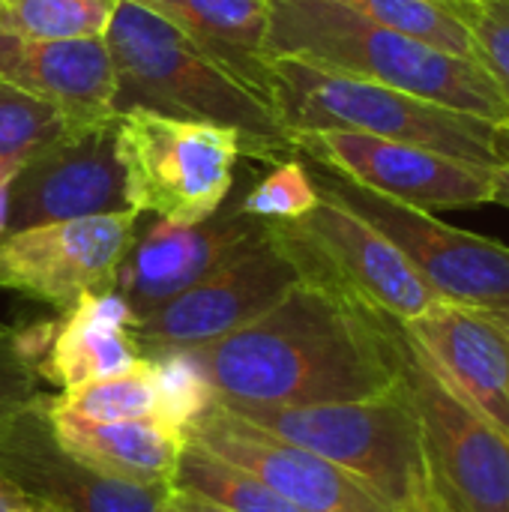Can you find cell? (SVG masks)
<instances>
[{
    "label": "cell",
    "mask_w": 509,
    "mask_h": 512,
    "mask_svg": "<svg viewBox=\"0 0 509 512\" xmlns=\"http://www.w3.org/2000/svg\"><path fill=\"white\" fill-rule=\"evenodd\" d=\"M396 324L300 279L261 318L192 354L225 405L354 402L399 384Z\"/></svg>",
    "instance_id": "obj_1"
},
{
    "label": "cell",
    "mask_w": 509,
    "mask_h": 512,
    "mask_svg": "<svg viewBox=\"0 0 509 512\" xmlns=\"http://www.w3.org/2000/svg\"><path fill=\"white\" fill-rule=\"evenodd\" d=\"M105 42L117 69V111L150 108L231 129L246 156L267 162L297 156L270 93L162 15L120 0Z\"/></svg>",
    "instance_id": "obj_2"
},
{
    "label": "cell",
    "mask_w": 509,
    "mask_h": 512,
    "mask_svg": "<svg viewBox=\"0 0 509 512\" xmlns=\"http://www.w3.org/2000/svg\"><path fill=\"white\" fill-rule=\"evenodd\" d=\"M264 54L267 60L300 57L492 123H509L507 96L474 57L375 24L333 0H270Z\"/></svg>",
    "instance_id": "obj_3"
},
{
    "label": "cell",
    "mask_w": 509,
    "mask_h": 512,
    "mask_svg": "<svg viewBox=\"0 0 509 512\" xmlns=\"http://www.w3.org/2000/svg\"><path fill=\"white\" fill-rule=\"evenodd\" d=\"M267 93L291 135L309 129H351L420 144L480 165H498L492 150V120L369 78L336 72L300 57H270Z\"/></svg>",
    "instance_id": "obj_4"
},
{
    "label": "cell",
    "mask_w": 509,
    "mask_h": 512,
    "mask_svg": "<svg viewBox=\"0 0 509 512\" xmlns=\"http://www.w3.org/2000/svg\"><path fill=\"white\" fill-rule=\"evenodd\" d=\"M228 408L258 429L360 477L399 512L429 483L423 429L402 378L393 390L354 402Z\"/></svg>",
    "instance_id": "obj_5"
},
{
    "label": "cell",
    "mask_w": 509,
    "mask_h": 512,
    "mask_svg": "<svg viewBox=\"0 0 509 512\" xmlns=\"http://www.w3.org/2000/svg\"><path fill=\"white\" fill-rule=\"evenodd\" d=\"M114 150L129 210L174 225H195L222 210L243 153L231 129L150 108L114 111Z\"/></svg>",
    "instance_id": "obj_6"
},
{
    "label": "cell",
    "mask_w": 509,
    "mask_h": 512,
    "mask_svg": "<svg viewBox=\"0 0 509 512\" xmlns=\"http://www.w3.org/2000/svg\"><path fill=\"white\" fill-rule=\"evenodd\" d=\"M267 231L294 261L300 279L324 285L372 312L405 324L444 303L375 225L330 195H321L294 222H267Z\"/></svg>",
    "instance_id": "obj_7"
},
{
    "label": "cell",
    "mask_w": 509,
    "mask_h": 512,
    "mask_svg": "<svg viewBox=\"0 0 509 512\" xmlns=\"http://www.w3.org/2000/svg\"><path fill=\"white\" fill-rule=\"evenodd\" d=\"M315 189L375 225L447 303L498 309L509 303V246L456 228L432 210L366 189L327 165H306Z\"/></svg>",
    "instance_id": "obj_8"
},
{
    "label": "cell",
    "mask_w": 509,
    "mask_h": 512,
    "mask_svg": "<svg viewBox=\"0 0 509 512\" xmlns=\"http://www.w3.org/2000/svg\"><path fill=\"white\" fill-rule=\"evenodd\" d=\"M396 366L438 489L462 512H509V435L441 378L402 321L396 324Z\"/></svg>",
    "instance_id": "obj_9"
},
{
    "label": "cell",
    "mask_w": 509,
    "mask_h": 512,
    "mask_svg": "<svg viewBox=\"0 0 509 512\" xmlns=\"http://www.w3.org/2000/svg\"><path fill=\"white\" fill-rule=\"evenodd\" d=\"M297 282L300 273L294 261L273 240L264 222L261 234L240 246L216 270L159 309L135 318L129 330L144 357L192 351L252 324Z\"/></svg>",
    "instance_id": "obj_10"
},
{
    "label": "cell",
    "mask_w": 509,
    "mask_h": 512,
    "mask_svg": "<svg viewBox=\"0 0 509 512\" xmlns=\"http://www.w3.org/2000/svg\"><path fill=\"white\" fill-rule=\"evenodd\" d=\"M135 222L138 213L123 210L6 231L0 237V288L60 312L84 294H108L135 240Z\"/></svg>",
    "instance_id": "obj_11"
},
{
    "label": "cell",
    "mask_w": 509,
    "mask_h": 512,
    "mask_svg": "<svg viewBox=\"0 0 509 512\" xmlns=\"http://www.w3.org/2000/svg\"><path fill=\"white\" fill-rule=\"evenodd\" d=\"M294 150L366 189L432 213L492 204L495 165L456 159L420 144L351 129H309L294 132Z\"/></svg>",
    "instance_id": "obj_12"
},
{
    "label": "cell",
    "mask_w": 509,
    "mask_h": 512,
    "mask_svg": "<svg viewBox=\"0 0 509 512\" xmlns=\"http://www.w3.org/2000/svg\"><path fill=\"white\" fill-rule=\"evenodd\" d=\"M183 438L255 474L303 512H399L360 477L258 429L222 402L195 417Z\"/></svg>",
    "instance_id": "obj_13"
},
{
    "label": "cell",
    "mask_w": 509,
    "mask_h": 512,
    "mask_svg": "<svg viewBox=\"0 0 509 512\" xmlns=\"http://www.w3.org/2000/svg\"><path fill=\"white\" fill-rule=\"evenodd\" d=\"M0 483L51 512H159L168 492L111 480L72 459L51 432L42 393L0 429Z\"/></svg>",
    "instance_id": "obj_14"
},
{
    "label": "cell",
    "mask_w": 509,
    "mask_h": 512,
    "mask_svg": "<svg viewBox=\"0 0 509 512\" xmlns=\"http://www.w3.org/2000/svg\"><path fill=\"white\" fill-rule=\"evenodd\" d=\"M123 210H129V204L111 114L75 126L15 174L6 231Z\"/></svg>",
    "instance_id": "obj_15"
},
{
    "label": "cell",
    "mask_w": 509,
    "mask_h": 512,
    "mask_svg": "<svg viewBox=\"0 0 509 512\" xmlns=\"http://www.w3.org/2000/svg\"><path fill=\"white\" fill-rule=\"evenodd\" d=\"M261 228L264 222L240 213V207L195 225L159 219L141 237L135 234L129 252L123 255L114 291L132 315L141 318L204 279L255 234H261Z\"/></svg>",
    "instance_id": "obj_16"
},
{
    "label": "cell",
    "mask_w": 509,
    "mask_h": 512,
    "mask_svg": "<svg viewBox=\"0 0 509 512\" xmlns=\"http://www.w3.org/2000/svg\"><path fill=\"white\" fill-rule=\"evenodd\" d=\"M132 309L117 291L84 294L60 321H42L18 333L24 357L48 384L69 390L87 381L135 369L147 357L132 339Z\"/></svg>",
    "instance_id": "obj_17"
},
{
    "label": "cell",
    "mask_w": 509,
    "mask_h": 512,
    "mask_svg": "<svg viewBox=\"0 0 509 512\" xmlns=\"http://www.w3.org/2000/svg\"><path fill=\"white\" fill-rule=\"evenodd\" d=\"M402 327L441 378L480 417L509 435V327L483 309L447 300Z\"/></svg>",
    "instance_id": "obj_18"
},
{
    "label": "cell",
    "mask_w": 509,
    "mask_h": 512,
    "mask_svg": "<svg viewBox=\"0 0 509 512\" xmlns=\"http://www.w3.org/2000/svg\"><path fill=\"white\" fill-rule=\"evenodd\" d=\"M0 81L60 105L81 123L117 111V69L105 36L24 39L0 27Z\"/></svg>",
    "instance_id": "obj_19"
},
{
    "label": "cell",
    "mask_w": 509,
    "mask_h": 512,
    "mask_svg": "<svg viewBox=\"0 0 509 512\" xmlns=\"http://www.w3.org/2000/svg\"><path fill=\"white\" fill-rule=\"evenodd\" d=\"M48 423L57 444L96 474L141 489H171L174 468L183 450V432L156 420H75L48 408Z\"/></svg>",
    "instance_id": "obj_20"
},
{
    "label": "cell",
    "mask_w": 509,
    "mask_h": 512,
    "mask_svg": "<svg viewBox=\"0 0 509 512\" xmlns=\"http://www.w3.org/2000/svg\"><path fill=\"white\" fill-rule=\"evenodd\" d=\"M183 33H189L204 48L231 60L243 75L267 90V15L270 0H132Z\"/></svg>",
    "instance_id": "obj_21"
},
{
    "label": "cell",
    "mask_w": 509,
    "mask_h": 512,
    "mask_svg": "<svg viewBox=\"0 0 509 512\" xmlns=\"http://www.w3.org/2000/svg\"><path fill=\"white\" fill-rule=\"evenodd\" d=\"M171 486L195 492L231 512H303L255 474L228 465L225 459L207 453L192 441H183Z\"/></svg>",
    "instance_id": "obj_22"
},
{
    "label": "cell",
    "mask_w": 509,
    "mask_h": 512,
    "mask_svg": "<svg viewBox=\"0 0 509 512\" xmlns=\"http://www.w3.org/2000/svg\"><path fill=\"white\" fill-rule=\"evenodd\" d=\"M48 408L63 417L75 420H96V423H111V420H144L156 417L162 420V399H159V381L153 360L147 357L129 372L87 381L78 387L63 390L60 396H48Z\"/></svg>",
    "instance_id": "obj_23"
},
{
    "label": "cell",
    "mask_w": 509,
    "mask_h": 512,
    "mask_svg": "<svg viewBox=\"0 0 509 512\" xmlns=\"http://www.w3.org/2000/svg\"><path fill=\"white\" fill-rule=\"evenodd\" d=\"M75 126H84L60 105L45 102L9 81H0V171L18 174Z\"/></svg>",
    "instance_id": "obj_24"
},
{
    "label": "cell",
    "mask_w": 509,
    "mask_h": 512,
    "mask_svg": "<svg viewBox=\"0 0 509 512\" xmlns=\"http://www.w3.org/2000/svg\"><path fill=\"white\" fill-rule=\"evenodd\" d=\"M120 0H0V27L24 39H99Z\"/></svg>",
    "instance_id": "obj_25"
},
{
    "label": "cell",
    "mask_w": 509,
    "mask_h": 512,
    "mask_svg": "<svg viewBox=\"0 0 509 512\" xmlns=\"http://www.w3.org/2000/svg\"><path fill=\"white\" fill-rule=\"evenodd\" d=\"M333 3H342L375 24L399 30L450 54L474 57L468 27L462 24L450 0H333Z\"/></svg>",
    "instance_id": "obj_26"
},
{
    "label": "cell",
    "mask_w": 509,
    "mask_h": 512,
    "mask_svg": "<svg viewBox=\"0 0 509 512\" xmlns=\"http://www.w3.org/2000/svg\"><path fill=\"white\" fill-rule=\"evenodd\" d=\"M318 198L321 195L309 177L306 162L288 156L276 162V168L258 186H252V192L240 204V213L261 222H294L306 216L318 204Z\"/></svg>",
    "instance_id": "obj_27"
},
{
    "label": "cell",
    "mask_w": 509,
    "mask_h": 512,
    "mask_svg": "<svg viewBox=\"0 0 509 512\" xmlns=\"http://www.w3.org/2000/svg\"><path fill=\"white\" fill-rule=\"evenodd\" d=\"M159 381V399H162V423L186 432V426L201 417L213 402L216 393L198 366L192 351H171L162 357H150Z\"/></svg>",
    "instance_id": "obj_28"
},
{
    "label": "cell",
    "mask_w": 509,
    "mask_h": 512,
    "mask_svg": "<svg viewBox=\"0 0 509 512\" xmlns=\"http://www.w3.org/2000/svg\"><path fill=\"white\" fill-rule=\"evenodd\" d=\"M471 36L474 60L495 78L509 102V3L498 0H450Z\"/></svg>",
    "instance_id": "obj_29"
},
{
    "label": "cell",
    "mask_w": 509,
    "mask_h": 512,
    "mask_svg": "<svg viewBox=\"0 0 509 512\" xmlns=\"http://www.w3.org/2000/svg\"><path fill=\"white\" fill-rule=\"evenodd\" d=\"M39 396V375L18 345V333L0 324V429Z\"/></svg>",
    "instance_id": "obj_30"
},
{
    "label": "cell",
    "mask_w": 509,
    "mask_h": 512,
    "mask_svg": "<svg viewBox=\"0 0 509 512\" xmlns=\"http://www.w3.org/2000/svg\"><path fill=\"white\" fill-rule=\"evenodd\" d=\"M159 512H231L222 504H213L195 492H186V489H168L165 498H162V510Z\"/></svg>",
    "instance_id": "obj_31"
},
{
    "label": "cell",
    "mask_w": 509,
    "mask_h": 512,
    "mask_svg": "<svg viewBox=\"0 0 509 512\" xmlns=\"http://www.w3.org/2000/svg\"><path fill=\"white\" fill-rule=\"evenodd\" d=\"M402 512H456V507L441 495V489L435 486L432 471H429V483L423 486V492H420V495H417Z\"/></svg>",
    "instance_id": "obj_32"
},
{
    "label": "cell",
    "mask_w": 509,
    "mask_h": 512,
    "mask_svg": "<svg viewBox=\"0 0 509 512\" xmlns=\"http://www.w3.org/2000/svg\"><path fill=\"white\" fill-rule=\"evenodd\" d=\"M492 204L509 207V165H495L492 171Z\"/></svg>",
    "instance_id": "obj_33"
},
{
    "label": "cell",
    "mask_w": 509,
    "mask_h": 512,
    "mask_svg": "<svg viewBox=\"0 0 509 512\" xmlns=\"http://www.w3.org/2000/svg\"><path fill=\"white\" fill-rule=\"evenodd\" d=\"M492 150H495V162L509 165V123H495L492 129Z\"/></svg>",
    "instance_id": "obj_34"
},
{
    "label": "cell",
    "mask_w": 509,
    "mask_h": 512,
    "mask_svg": "<svg viewBox=\"0 0 509 512\" xmlns=\"http://www.w3.org/2000/svg\"><path fill=\"white\" fill-rule=\"evenodd\" d=\"M12 180H15V174L0 171V237L6 234V225H9V195H12Z\"/></svg>",
    "instance_id": "obj_35"
},
{
    "label": "cell",
    "mask_w": 509,
    "mask_h": 512,
    "mask_svg": "<svg viewBox=\"0 0 509 512\" xmlns=\"http://www.w3.org/2000/svg\"><path fill=\"white\" fill-rule=\"evenodd\" d=\"M21 507H24V501L0 483V512H21Z\"/></svg>",
    "instance_id": "obj_36"
},
{
    "label": "cell",
    "mask_w": 509,
    "mask_h": 512,
    "mask_svg": "<svg viewBox=\"0 0 509 512\" xmlns=\"http://www.w3.org/2000/svg\"><path fill=\"white\" fill-rule=\"evenodd\" d=\"M483 312H489L495 321H501L504 327H509V303L507 306H498V309H483Z\"/></svg>",
    "instance_id": "obj_37"
},
{
    "label": "cell",
    "mask_w": 509,
    "mask_h": 512,
    "mask_svg": "<svg viewBox=\"0 0 509 512\" xmlns=\"http://www.w3.org/2000/svg\"><path fill=\"white\" fill-rule=\"evenodd\" d=\"M21 512H51V510H45V507H36V504H24V507H21Z\"/></svg>",
    "instance_id": "obj_38"
},
{
    "label": "cell",
    "mask_w": 509,
    "mask_h": 512,
    "mask_svg": "<svg viewBox=\"0 0 509 512\" xmlns=\"http://www.w3.org/2000/svg\"><path fill=\"white\" fill-rule=\"evenodd\" d=\"M435 486H438V483H435ZM441 495H444V492H441ZM444 498H447V495H444ZM447 501H450V498H447ZM450 504H453V507H456V512H462V507H459V504H456V501H450Z\"/></svg>",
    "instance_id": "obj_39"
},
{
    "label": "cell",
    "mask_w": 509,
    "mask_h": 512,
    "mask_svg": "<svg viewBox=\"0 0 509 512\" xmlns=\"http://www.w3.org/2000/svg\"><path fill=\"white\" fill-rule=\"evenodd\" d=\"M498 3H509V0H498Z\"/></svg>",
    "instance_id": "obj_40"
}]
</instances>
